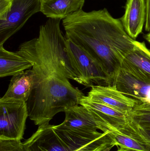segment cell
Instances as JSON below:
<instances>
[{"label": "cell", "mask_w": 150, "mask_h": 151, "mask_svg": "<svg viewBox=\"0 0 150 151\" xmlns=\"http://www.w3.org/2000/svg\"><path fill=\"white\" fill-rule=\"evenodd\" d=\"M60 20L48 19L40 27L38 37L23 42L16 51L32 64L33 87L26 103L29 118L38 127L79 105L85 96L69 81H76L77 76L65 51Z\"/></svg>", "instance_id": "obj_1"}, {"label": "cell", "mask_w": 150, "mask_h": 151, "mask_svg": "<svg viewBox=\"0 0 150 151\" xmlns=\"http://www.w3.org/2000/svg\"><path fill=\"white\" fill-rule=\"evenodd\" d=\"M62 25L66 39L90 55L107 76L108 85H112L122 60L136 41L120 19L114 18L106 8L90 12L81 9L63 19Z\"/></svg>", "instance_id": "obj_2"}, {"label": "cell", "mask_w": 150, "mask_h": 151, "mask_svg": "<svg viewBox=\"0 0 150 151\" xmlns=\"http://www.w3.org/2000/svg\"><path fill=\"white\" fill-rule=\"evenodd\" d=\"M23 145L25 151H74L86 145L75 131L49 124L39 126Z\"/></svg>", "instance_id": "obj_3"}, {"label": "cell", "mask_w": 150, "mask_h": 151, "mask_svg": "<svg viewBox=\"0 0 150 151\" xmlns=\"http://www.w3.org/2000/svg\"><path fill=\"white\" fill-rule=\"evenodd\" d=\"M65 50L79 84L86 87L108 84V79L101 66L71 40L65 39Z\"/></svg>", "instance_id": "obj_4"}, {"label": "cell", "mask_w": 150, "mask_h": 151, "mask_svg": "<svg viewBox=\"0 0 150 151\" xmlns=\"http://www.w3.org/2000/svg\"><path fill=\"white\" fill-rule=\"evenodd\" d=\"M28 117L26 102L0 103V139L21 141Z\"/></svg>", "instance_id": "obj_5"}, {"label": "cell", "mask_w": 150, "mask_h": 151, "mask_svg": "<svg viewBox=\"0 0 150 151\" xmlns=\"http://www.w3.org/2000/svg\"><path fill=\"white\" fill-rule=\"evenodd\" d=\"M41 1L12 0L7 19L0 21V46L20 30L32 16L41 12Z\"/></svg>", "instance_id": "obj_6"}, {"label": "cell", "mask_w": 150, "mask_h": 151, "mask_svg": "<svg viewBox=\"0 0 150 151\" xmlns=\"http://www.w3.org/2000/svg\"><path fill=\"white\" fill-rule=\"evenodd\" d=\"M91 100L128 114L140 102L127 96L113 85H94L87 94Z\"/></svg>", "instance_id": "obj_7"}, {"label": "cell", "mask_w": 150, "mask_h": 151, "mask_svg": "<svg viewBox=\"0 0 150 151\" xmlns=\"http://www.w3.org/2000/svg\"><path fill=\"white\" fill-rule=\"evenodd\" d=\"M79 105L84 106L91 113L103 132L111 129H119L128 122L127 114L91 100L85 95L81 99Z\"/></svg>", "instance_id": "obj_8"}, {"label": "cell", "mask_w": 150, "mask_h": 151, "mask_svg": "<svg viewBox=\"0 0 150 151\" xmlns=\"http://www.w3.org/2000/svg\"><path fill=\"white\" fill-rule=\"evenodd\" d=\"M121 69L150 84V50L144 42L136 41L134 47L122 60Z\"/></svg>", "instance_id": "obj_9"}, {"label": "cell", "mask_w": 150, "mask_h": 151, "mask_svg": "<svg viewBox=\"0 0 150 151\" xmlns=\"http://www.w3.org/2000/svg\"><path fill=\"white\" fill-rule=\"evenodd\" d=\"M33 77L32 69L12 76L7 91L0 99V103L27 102L33 88Z\"/></svg>", "instance_id": "obj_10"}, {"label": "cell", "mask_w": 150, "mask_h": 151, "mask_svg": "<svg viewBox=\"0 0 150 151\" xmlns=\"http://www.w3.org/2000/svg\"><path fill=\"white\" fill-rule=\"evenodd\" d=\"M146 18V0H127L125 13L120 19L132 39L134 40L141 33Z\"/></svg>", "instance_id": "obj_11"}, {"label": "cell", "mask_w": 150, "mask_h": 151, "mask_svg": "<svg viewBox=\"0 0 150 151\" xmlns=\"http://www.w3.org/2000/svg\"><path fill=\"white\" fill-rule=\"evenodd\" d=\"M112 85L124 95L140 103L150 104V84L138 80L122 69L116 75Z\"/></svg>", "instance_id": "obj_12"}, {"label": "cell", "mask_w": 150, "mask_h": 151, "mask_svg": "<svg viewBox=\"0 0 150 151\" xmlns=\"http://www.w3.org/2000/svg\"><path fill=\"white\" fill-rule=\"evenodd\" d=\"M64 121L57 127L61 128L87 132H96L100 127L95 118L86 108L81 105L65 109Z\"/></svg>", "instance_id": "obj_13"}, {"label": "cell", "mask_w": 150, "mask_h": 151, "mask_svg": "<svg viewBox=\"0 0 150 151\" xmlns=\"http://www.w3.org/2000/svg\"><path fill=\"white\" fill-rule=\"evenodd\" d=\"M122 127L107 131L114 146L138 151H149V147L134 124L128 119Z\"/></svg>", "instance_id": "obj_14"}, {"label": "cell", "mask_w": 150, "mask_h": 151, "mask_svg": "<svg viewBox=\"0 0 150 151\" xmlns=\"http://www.w3.org/2000/svg\"><path fill=\"white\" fill-rule=\"evenodd\" d=\"M85 0H42L41 12L49 18L63 19L82 9Z\"/></svg>", "instance_id": "obj_15"}, {"label": "cell", "mask_w": 150, "mask_h": 151, "mask_svg": "<svg viewBox=\"0 0 150 151\" xmlns=\"http://www.w3.org/2000/svg\"><path fill=\"white\" fill-rule=\"evenodd\" d=\"M32 68V64L16 51L6 50L0 46V77L16 75Z\"/></svg>", "instance_id": "obj_16"}, {"label": "cell", "mask_w": 150, "mask_h": 151, "mask_svg": "<svg viewBox=\"0 0 150 151\" xmlns=\"http://www.w3.org/2000/svg\"><path fill=\"white\" fill-rule=\"evenodd\" d=\"M127 119L139 127L150 128V104H138L128 114Z\"/></svg>", "instance_id": "obj_17"}, {"label": "cell", "mask_w": 150, "mask_h": 151, "mask_svg": "<svg viewBox=\"0 0 150 151\" xmlns=\"http://www.w3.org/2000/svg\"><path fill=\"white\" fill-rule=\"evenodd\" d=\"M107 132L96 141L74 151H110L114 147Z\"/></svg>", "instance_id": "obj_18"}, {"label": "cell", "mask_w": 150, "mask_h": 151, "mask_svg": "<svg viewBox=\"0 0 150 151\" xmlns=\"http://www.w3.org/2000/svg\"><path fill=\"white\" fill-rule=\"evenodd\" d=\"M0 151H25L21 141L0 139Z\"/></svg>", "instance_id": "obj_19"}, {"label": "cell", "mask_w": 150, "mask_h": 151, "mask_svg": "<svg viewBox=\"0 0 150 151\" xmlns=\"http://www.w3.org/2000/svg\"><path fill=\"white\" fill-rule=\"evenodd\" d=\"M12 0H0V21H4L12 5Z\"/></svg>", "instance_id": "obj_20"}, {"label": "cell", "mask_w": 150, "mask_h": 151, "mask_svg": "<svg viewBox=\"0 0 150 151\" xmlns=\"http://www.w3.org/2000/svg\"><path fill=\"white\" fill-rule=\"evenodd\" d=\"M131 122L134 124L139 134L146 142L149 147V151H150V128L139 127Z\"/></svg>", "instance_id": "obj_21"}, {"label": "cell", "mask_w": 150, "mask_h": 151, "mask_svg": "<svg viewBox=\"0 0 150 151\" xmlns=\"http://www.w3.org/2000/svg\"><path fill=\"white\" fill-rule=\"evenodd\" d=\"M145 31L150 32V0H146V18Z\"/></svg>", "instance_id": "obj_22"}, {"label": "cell", "mask_w": 150, "mask_h": 151, "mask_svg": "<svg viewBox=\"0 0 150 151\" xmlns=\"http://www.w3.org/2000/svg\"><path fill=\"white\" fill-rule=\"evenodd\" d=\"M144 38L150 43V32H149L147 34L145 35Z\"/></svg>", "instance_id": "obj_23"}, {"label": "cell", "mask_w": 150, "mask_h": 151, "mask_svg": "<svg viewBox=\"0 0 150 151\" xmlns=\"http://www.w3.org/2000/svg\"><path fill=\"white\" fill-rule=\"evenodd\" d=\"M115 151H138L134 150H129V149H124V148H120L117 150Z\"/></svg>", "instance_id": "obj_24"}]
</instances>
